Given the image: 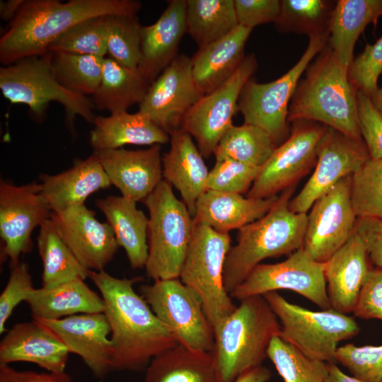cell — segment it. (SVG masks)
Segmentation results:
<instances>
[{"label": "cell", "mask_w": 382, "mask_h": 382, "mask_svg": "<svg viewBox=\"0 0 382 382\" xmlns=\"http://www.w3.org/2000/svg\"><path fill=\"white\" fill-rule=\"evenodd\" d=\"M89 278L102 296L113 347L112 370L145 371L151 359L178 342L134 289L139 278H117L105 270Z\"/></svg>", "instance_id": "obj_1"}, {"label": "cell", "mask_w": 382, "mask_h": 382, "mask_svg": "<svg viewBox=\"0 0 382 382\" xmlns=\"http://www.w3.org/2000/svg\"><path fill=\"white\" fill-rule=\"evenodd\" d=\"M135 0H25L0 38V62L41 55L78 23L96 16L137 14Z\"/></svg>", "instance_id": "obj_2"}, {"label": "cell", "mask_w": 382, "mask_h": 382, "mask_svg": "<svg viewBox=\"0 0 382 382\" xmlns=\"http://www.w3.org/2000/svg\"><path fill=\"white\" fill-rule=\"evenodd\" d=\"M348 71L340 64L328 42L297 85L289 106L288 122L313 121L361 140L357 90L350 81Z\"/></svg>", "instance_id": "obj_3"}, {"label": "cell", "mask_w": 382, "mask_h": 382, "mask_svg": "<svg viewBox=\"0 0 382 382\" xmlns=\"http://www.w3.org/2000/svg\"><path fill=\"white\" fill-rule=\"evenodd\" d=\"M294 189L284 190L264 216L238 230L237 243L231 247L224 268V284L229 295L263 260L303 248L307 214L290 210Z\"/></svg>", "instance_id": "obj_4"}, {"label": "cell", "mask_w": 382, "mask_h": 382, "mask_svg": "<svg viewBox=\"0 0 382 382\" xmlns=\"http://www.w3.org/2000/svg\"><path fill=\"white\" fill-rule=\"evenodd\" d=\"M280 323L262 296L243 299L216 327L211 352L220 382H233L245 371L260 366Z\"/></svg>", "instance_id": "obj_5"}, {"label": "cell", "mask_w": 382, "mask_h": 382, "mask_svg": "<svg viewBox=\"0 0 382 382\" xmlns=\"http://www.w3.org/2000/svg\"><path fill=\"white\" fill-rule=\"evenodd\" d=\"M52 53L22 59L0 68V89L11 103L28 106L31 117L41 122L52 102L60 103L65 111L66 121L73 129L76 116L93 123L96 115L91 99L73 92L57 79Z\"/></svg>", "instance_id": "obj_6"}, {"label": "cell", "mask_w": 382, "mask_h": 382, "mask_svg": "<svg viewBox=\"0 0 382 382\" xmlns=\"http://www.w3.org/2000/svg\"><path fill=\"white\" fill-rule=\"evenodd\" d=\"M143 202L149 213L146 275L154 281L179 278L192 236L193 218L165 180Z\"/></svg>", "instance_id": "obj_7"}, {"label": "cell", "mask_w": 382, "mask_h": 382, "mask_svg": "<svg viewBox=\"0 0 382 382\" xmlns=\"http://www.w3.org/2000/svg\"><path fill=\"white\" fill-rule=\"evenodd\" d=\"M262 296L280 322L279 336L311 359L335 363L337 344L359 332L352 317L332 308L308 310L289 302L277 291Z\"/></svg>", "instance_id": "obj_8"}, {"label": "cell", "mask_w": 382, "mask_h": 382, "mask_svg": "<svg viewBox=\"0 0 382 382\" xmlns=\"http://www.w3.org/2000/svg\"><path fill=\"white\" fill-rule=\"evenodd\" d=\"M230 248L228 233L194 223L192 239L179 276L200 299L214 328L236 307L224 284V264Z\"/></svg>", "instance_id": "obj_9"}, {"label": "cell", "mask_w": 382, "mask_h": 382, "mask_svg": "<svg viewBox=\"0 0 382 382\" xmlns=\"http://www.w3.org/2000/svg\"><path fill=\"white\" fill-rule=\"evenodd\" d=\"M308 38L305 52L284 74L267 83H257L250 79L240 95L238 110L243 116L244 123L264 129L277 146L289 136V106L300 79L310 63L326 45L329 36Z\"/></svg>", "instance_id": "obj_10"}, {"label": "cell", "mask_w": 382, "mask_h": 382, "mask_svg": "<svg viewBox=\"0 0 382 382\" xmlns=\"http://www.w3.org/2000/svg\"><path fill=\"white\" fill-rule=\"evenodd\" d=\"M141 296L178 343L212 352L214 328L198 296L179 278L156 280L141 287Z\"/></svg>", "instance_id": "obj_11"}, {"label": "cell", "mask_w": 382, "mask_h": 382, "mask_svg": "<svg viewBox=\"0 0 382 382\" xmlns=\"http://www.w3.org/2000/svg\"><path fill=\"white\" fill-rule=\"evenodd\" d=\"M289 137L261 167L247 197L265 199L292 186L316 164L317 148L328 127L313 121L291 122Z\"/></svg>", "instance_id": "obj_12"}, {"label": "cell", "mask_w": 382, "mask_h": 382, "mask_svg": "<svg viewBox=\"0 0 382 382\" xmlns=\"http://www.w3.org/2000/svg\"><path fill=\"white\" fill-rule=\"evenodd\" d=\"M324 268V263L316 262L301 248L282 262L257 265L230 296L241 301L288 289L306 298L322 310L330 309Z\"/></svg>", "instance_id": "obj_13"}, {"label": "cell", "mask_w": 382, "mask_h": 382, "mask_svg": "<svg viewBox=\"0 0 382 382\" xmlns=\"http://www.w3.org/2000/svg\"><path fill=\"white\" fill-rule=\"evenodd\" d=\"M257 69L255 54L245 56L226 82L202 96L186 114L181 129L196 140L203 157L214 154L223 136L233 125L241 91Z\"/></svg>", "instance_id": "obj_14"}, {"label": "cell", "mask_w": 382, "mask_h": 382, "mask_svg": "<svg viewBox=\"0 0 382 382\" xmlns=\"http://www.w3.org/2000/svg\"><path fill=\"white\" fill-rule=\"evenodd\" d=\"M51 210L41 192L40 184L16 185L0 182V237L1 260L11 267L33 248L31 236L37 226L50 217Z\"/></svg>", "instance_id": "obj_15"}, {"label": "cell", "mask_w": 382, "mask_h": 382, "mask_svg": "<svg viewBox=\"0 0 382 382\" xmlns=\"http://www.w3.org/2000/svg\"><path fill=\"white\" fill-rule=\"evenodd\" d=\"M352 175L319 197L307 214L303 249L324 263L342 248L355 230L357 217L351 202Z\"/></svg>", "instance_id": "obj_16"}, {"label": "cell", "mask_w": 382, "mask_h": 382, "mask_svg": "<svg viewBox=\"0 0 382 382\" xmlns=\"http://www.w3.org/2000/svg\"><path fill=\"white\" fill-rule=\"evenodd\" d=\"M363 141L328 127L317 148L314 170L299 193L290 200L294 213H305L342 178L352 175L369 158Z\"/></svg>", "instance_id": "obj_17"}, {"label": "cell", "mask_w": 382, "mask_h": 382, "mask_svg": "<svg viewBox=\"0 0 382 382\" xmlns=\"http://www.w3.org/2000/svg\"><path fill=\"white\" fill-rule=\"evenodd\" d=\"M202 96L192 59L178 54L149 86L138 111L170 135L181 129L186 114Z\"/></svg>", "instance_id": "obj_18"}, {"label": "cell", "mask_w": 382, "mask_h": 382, "mask_svg": "<svg viewBox=\"0 0 382 382\" xmlns=\"http://www.w3.org/2000/svg\"><path fill=\"white\" fill-rule=\"evenodd\" d=\"M50 219L77 260L91 271L104 270L120 247L109 224L99 221L84 204L51 213Z\"/></svg>", "instance_id": "obj_19"}, {"label": "cell", "mask_w": 382, "mask_h": 382, "mask_svg": "<svg viewBox=\"0 0 382 382\" xmlns=\"http://www.w3.org/2000/svg\"><path fill=\"white\" fill-rule=\"evenodd\" d=\"M55 333L69 353L79 356L93 374L103 378L112 371L110 327L103 313H81L56 320H35Z\"/></svg>", "instance_id": "obj_20"}, {"label": "cell", "mask_w": 382, "mask_h": 382, "mask_svg": "<svg viewBox=\"0 0 382 382\" xmlns=\"http://www.w3.org/2000/svg\"><path fill=\"white\" fill-rule=\"evenodd\" d=\"M111 185L122 196L143 202L163 179L161 145L141 150L94 151Z\"/></svg>", "instance_id": "obj_21"}, {"label": "cell", "mask_w": 382, "mask_h": 382, "mask_svg": "<svg viewBox=\"0 0 382 382\" xmlns=\"http://www.w3.org/2000/svg\"><path fill=\"white\" fill-rule=\"evenodd\" d=\"M69 352L50 328L33 320L13 325L0 342V364L29 362L47 372H65Z\"/></svg>", "instance_id": "obj_22"}, {"label": "cell", "mask_w": 382, "mask_h": 382, "mask_svg": "<svg viewBox=\"0 0 382 382\" xmlns=\"http://www.w3.org/2000/svg\"><path fill=\"white\" fill-rule=\"evenodd\" d=\"M187 0H170L158 20L141 30V57L137 69L151 85L178 55L186 25Z\"/></svg>", "instance_id": "obj_23"}, {"label": "cell", "mask_w": 382, "mask_h": 382, "mask_svg": "<svg viewBox=\"0 0 382 382\" xmlns=\"http://www.w3.org/2000/svg\"><path fill=\"white\" fill-rule=\"evenodd\" d=\"M324 264L331 308L345 314L353 312L372 268L365 243L356 229L347 242Z\"/></svg>", "instance_id": "obj_24"}, {"label": "cell", "mask_w": 382, "mask_h": 382, "mask_svg": "<svg viewBox=\"0 0 382 382\" xmlns=\"http://www.w3.org/2000/svg\"><path fill=\"white\" fill-rule=\"evenodd\" d=\"M170 136V149L162 157L163 178L179 191L193 218L198 199L207 190L209 171L189 133L180 129Z\"/></svg>", "instance_id": "obj_25"}, {"label": "cell", "mask_w": 382, "mask_h": 382, "mask_svg": "<svg viewBox=\"0 0 382 382\" xmlns=\"http://www.w3.org/2000/svg\"><path fill=\"white\" fill-rule=\"evenodd\" d=\"M41 192L52 213H60L84 204L93 192L111 185L98 158L93 154L84 160H76L74 166L55 175L42 173Z\"/></svg>", "instance_id": "obj_26"}, {"label": "cell", "mask_w": 382, "mask_h": 382, "mask_svg": "<svg viewBox=\"0 0 382 382\" xmlns=\"http://www.w3.org/2000/svg\"><path fill=\"white\" fill-rule=\"evenodd\" d=\"M278 197L256 199L239 193L207 190L196 203L193 221L219 232L239 230L264 216Z\"/></svg>", "instance_id": "obj_27"}, {"label": "cell", "mask_w": 382, "mask_h": 382, "mask_svg": "<svg viewBox=\"0 0 382 382\" xmlns=\"http://www.w3.org/2000/svg\"><path fill=\"white\" fill-rule=\"evenodd\" d=\"M253 28L238 25L219 40L198 49L192 59V75L202 96L226 82L245 57L244 49Z\"/></svg>", "instance_id": "obj_28"}, {"label": "cell", "mask_w": 382, "mask_h": 382, "mask_svg": "<svg viewBox=\"0 0 382 382\" xmlns=\"http://www.w3.org/2000/svg\"><path fill=\"white\" fill-rule=\"evenodd\" d=\"M25 302L33 320H56L81 313H103L105 308L102 296L82 279L35 288Z\"/></svg>", "instance_id": "obj_29"}, {"label": "cell", "mask_w": 382, "mask_h": 382, "mask_svg": "<svg viewBox=\"0 0 382 382\" xmlns=\"http://www.w3.org/2000/svg\"><path fill=\"white\" fill-rule=\"evenodd\" d=\"M90 132V144L94 151L115 149L125 145L163 144L170 136L149 117L137 111L96 115Z\"/></svg>", "instance_id": "obj_30"}, {"label": "cell", "mask_w": 382, "mask_h": 382, "mask_svg": "<svg viewBox=\"0 0 382 382\" xmlns=\"http://www.w3.org/2000/svg\"><path fill=\"white\" fill-rule=\"evenodd\" d=\"M107 219L115 239L126 253L133 269L145 267L149 253V218L136 202L123 196L109 195L96 202Z\"/></svg>", "instance_id": "obj_31"}, {"label": "cell", "mask_w": 382, "mask_h": 382, "mask_svg": "<svg viewBox=\"0 0 382 382\" xmlns=\"http://www.w3.org/2000/svg\"><path fill=\"white\" fill-rule=\"evenodd\" d=\"M382 16V0H338L332 12L328 43L340 64L349 69L359 35Z\"/></svg>", "instance_id": "obj_32"}, {"label": "cell", "mask_w": 382, "mask_h": 382, "mask_svg": "<svg viewBox=\"0 0 382 382\" xmlns=\"http://www.w3.org/2000/svg\"><path fill=\"white\" fill-rule=\"evenodd\" d=\"M144 382H220V378L211 352L178 343L151 359Z\"/></svg>", "instance_id": "obj_33"}, {"label": "cell", "mask_w": 382, "mask_h": 382, "mask_svg": "<svg viewBox=\"0 0 382 382\" xmlns=\"http://www.w3.org/2000/svg\"><path fill=\"white\" fill-rule=\"evenodd\" d=\"M149 86L137 69L105 57L100 82L91 100L100 110L110 113L127 111L141 102Z\"/></svg>", "instance_id": "obj_34"}, {"label": "cell", "mask_w": 382, "mask_h": 382, "mask_svg": "<svg viewBox=\"0 0 382 382\" xmlns=\"http://www.w3.org/2000/svg\"><path fill=\"white\" fill-rule=\"evenodd\" d=\"M42 262V287L48 288L74 279H86L91 270L83 267L58 233L50 217L40 226L37 237Z\"/></svg>", "instance_id": "obj_35"}, {"label": "cell", "mask_w": 382, "mask_h": 382, "mask_svg": "<svg viewBox=\"0 0 382 382\" xmlns=\"http://www.w3.org/2000/svg\"><path fill=\"white\" fill-rule=\"evenodd\" d=\"M187 33L199 49L239 25L234 0H187Z\"/></svg>", "instance_id": "obj_36"}, {"label": "cell", "mask_w": 382, "mask_h": 382, "mask_svg": "<svg viewBox=\"0 0 382 382\" xmlns=\"http://www.w3.org/2000/svg\"><path fill=\"white\" fill-rule=\"evenodd\" d=\"M277 147L270 134L260 127L244 123L225 133L214 151L216 161L234 160L262 167Z\"/></svg>", "instance_id": "obj_37"}, {"label": "cell", "mask_w": 382, "mask_h": 382, "mask_svg": "<svg viewBox=\"0 0 382 382\" xmlns=\"http://www.w3.org/2000/svg\"><path fill=\"white\" fill-rule=\"evenodd\" d=\"M336 1L282 0L274 23L278 32L306 34L310 37L329 36Z\"/></svg>", "instance_id": "obj_38"}, {"label": "cell", "mask_w": 382, "mask_h": 382, "mask_svg": "<svg viewBox=\"0 0 382 382\" xmlns=\"http://www.w3.org/2000/svg\"><path fill=\"white\" fill-rule=\"evenodd\" d=\"M51 53L54 75L62 86L85 96L95 93L100 82L105 57Z\"/></svg>", "instance_id": "obj_39"}, {"label": "cell", "mask_w": 382, "mask_h": 382, "mask_svg": "<svg viewBox=\"0 0 382 382\" xmlns=\"http://www.w3.org/2000/svg\"><path fill=\"white\" fill-rule=\"evenodd\" d=\"M267 357L284 382H325L328 363L311 359L279 335L274 337Z\"/></svg>", "instance_id": "obj_40"}, {"label": "cell", "mask_w": 382, "mask_h": 382, "mask_svg": "<svg viewBox=\"0 0 382 382\" xmlns=\"http://www.w3.org/2000/svg\"><path fill=\"white\" fill-rule=\"evenodd\" d=\"M350 193L357 218L382 220V159L369 158L352 175Z\"/></svg>", "instance_id": "obj_41"}, {"label": "cell", "mask_w": 382, "mask_h": 382, "mask_svg": "<svg viewBox=\"0 0 382 382\" xmlns=\"http://www.w3.org/2000/svg\"><path fill=\"white\" fill-rule=\"evenodd\" d=\"M137 14L107 17V50L119 64L137 69L141 57V30Z\"/></svg>", "instance_id": "obj_42"}, {"label": "cell", "mask_w": 382, "mask_h": 382, "mask_svg": "<svg viewBox=\"0 0 382 382\" xmlns=\"http://www.w3.org/2000/svg\"><path fill=\"white\" fill-rule=\"evenodd\" d=\"M107 17L96 16L78 23L54 42L47 52L105 57Z\"/></svg>", "instance_id": "obj_43"}, {"label": "cell", "mask_w": 382, "mask_h": 382, "mask_svg": "<svg viewBox=\"0 0 382 382\" xmlns=\"http://www.w3.org/2000/svg\"><path fill=\"white\" fill-rule=\"evenodd\" d=\"M335 361L360 381L382 382V345L357 347L347 344L337 347Z\"/></svg>", "instance_id": "obj_44"}, {"label": "cell", "mask_w": 382, "mask_h": 382, "mask_svg": "<svg viewBox=\"0 0 382 382\" xmlns=\"http://www.w3.org/2000/svg\"><path fill=\"white\" fill-rule=\"evenodd\" d=\"M260 169L234 160L216 161L209 173L207 190L242 195L249 191Z\"/></svg>", "instance_id": "obj_45"}, {"label": "cell", "mask_w": 382, "mask_h": 382, "mask_svg": "<svg viewBox=\"0 0 382 382\" xmlns=\"http://www.w3.org/2000/svg\"><path fill=\"white\" fill-rule=\"evenodd\" d=\"M382 74V36L354 59L348 71L349 79L357 91L371 97L378 89Z\"/></svg>", "instance_id": "obj_46"}, {"label": "cell", "mask_w": 382, "mask_h": 382, "mask_svg": "<svg viewBox=\"0 0 382 382\" xmlns=\"http://www.w3.org/2000/svg\"><path fill=\"white\" fill-rule=\"evenodd\" d=\"M9 277L0 296V333L6 332V323L16 307L26 301L35 289L26 263L20 262L11 267Z\"/></svg>", "instance_id": "obj_47"}, {"label": "cell", "mask_w": 382, "mask_h": 382, "mask_svg": "<svg viewBox=\"0 0 382 382\" xmlns=\"http://www.w3.org/2000/svg\"><path fill=\"white\" fill-rule=\"evenodd\" d=\"M357 98L360 133L369 157L382 159V115L368 95L357 91Z\"/></svg>", "instance_id": "obj_48"}, {"label": "cell", "mask_w": 382, "mask_h": 382, "mask_svg": "<svg viewBox=\"0 0 382 382\" xmlns=\"http://www.w3.org/2000/svg\"><path fill=\"white\" fill-rule=\"evenodd\" d=\"M355 316L382 320V270L369 272L353 310Z\"/></svg>", "instance_id": "obj_49"}, {"label": "cell", "mask_w": 382, "mask_h": 382, "mask_svg": "<svg viewBox=\"0 0 382 382\" xmlns=\"http://www.w3.org/2000/svg\"><path fill=\"white\" fill-rule=\"evenodd\" d=\"M238 24L253 28L275 23L280 11L279 0H234Z\"/></svg>", "instance_id": "obj_50"}, {"label": "cell", "mask_w": 382, "mask_h": 382, "mask_svg": "<svg viewBox=\"0 0 382 382\" xmlns=\"http://www.w3.org/2000/svg\"><path fill=\"white\" fill-rule=\"evenodd\" d=\"M355 229L365 243L371 264L382 270V220L357 218Z\"/></svg>", "instance_id": "obj_51"}, {"label": "cell", "mask_w": 382, "mask_h": 382, "mask_svg": "<svg viewBox=\"0 0 382 382\" xmlns=\"http://www.w3.org/2000/svg\"><path fill=\"white\" fill-rule=\"evenodd\" d=\"M0 365V382H73L66 372L18 371L9 365Z\"/></svg>", "instance_id": "obj_52"}, {"label": "cell", "mask_w": 382, "mask_h": 382, "mask_svg": "<svg viewBox=\"0 0 382 382\" xmlns=\"http://www.w3.org/2000/svg\"><path fill=\"white\" fill-rule=\"evenodd\" d=\"M271 376V371L261 365L245 371L233 382H267Z\"/></svg>", "instance_id": "obj_53"}, {"label": "cell", "mask_w": 382, "mask_h": 382, "mask_svg": "<svg viewBox=\"0 0 382 382\" xmlns=\"http://www.w3.org/2000/svg\"><path fill=\"white\" fill-rule=\"evenodd\" d=\"M25 0L1 1L0 16L6 21L11 22L16 16Z\"/></svg>", "instance_id": "obj_54"}, {"label": "cell", "mask_w": 382, "mask_h": 382, "mask_svg": "<svg viewBox=\"0 0 382 382\" xmlns=\"http://www.w3.org/2000/svg\"><path fill=\"white\" fill-rule=\"evenodd\" d=\"M328 374L325 382H364L345 374L335 363H328Z\"/></svg>", "instance_id": "obj_55"}, {"label": "cell", "mask_w": 382, "mask_h": 382, "mask_svg": "<svg viewBox=\"0 0 382 382\" xmlns=\"http://www.w3.org/2000/svg\"><path fill=\"white\" fill-rule=\"evenodd\" d=\"M370 98L375 108L382 115V85L380 88H378L377 91L370 97Z\"/></svg>", "instance_id": "obj_56"}]
</instances>
